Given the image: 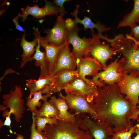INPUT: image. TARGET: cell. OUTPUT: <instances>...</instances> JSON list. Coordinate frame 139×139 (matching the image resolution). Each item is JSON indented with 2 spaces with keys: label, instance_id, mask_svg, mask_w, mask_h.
<instances>
[{
  "label": "cell",
  "instance_id": "obj_30",
  "mask_svg": "<svg viewBox=\"0 0 139 139\" xmlns=\"http://www.w3.org/2000/svg\"><path fill=\"white\" fill-rule=\"evenodd\" d=\"M132 37L136 41L139 42V25H137L131 28L130 34Z\"/></svg>",
  "mask_w": 139,
  "mask_h": 139
},
{
  "label": "cell",
  "instance_id": "obj_18",
  "mask_svg": "<svg viewBox=\"0 0 139 139\" xmlns=\"http://www.w3.org/2000/svg\"><path fill=\"white\" fill-rule=\"evenodd\" d=\"M79 5H76V8L73 13H71L72 15L75 17V19L73 20L75 24H77L78 23H79L83 24L84 30H86L88 28H90L91 29L90 32L92 33L95 32L94 28L96 29L98 31L97 34L98 37L101 39L103 38L104 36L102 35V33L110 30L111 29V28L106 27L105 25L99 21L94 23L91 21L90 18L87 16H84L83 19H80L77 16L79 12Z\"/></svg>",
  "mask_w": 139,
  "mask_h": 139
},
{
  "label": "cell",
  "instance_id": "obj_24",
  "mask_svg": "<svg viewBox=\"0 0 139 139\" xmlns=\"http://www.w3.org/2000/svg\"><path fill=\"white\" fill-rule=\"evenodd\" d=\"M54 78V76L40 79L37 80L30 79L26 80V85L29 89L30 94L28 98H31L33 94L51 84Z\"/></svg>",
  "mask_w": 139,
  "mask_h": 139
},
{
  "label": "cell",
  "instance_id": "obj_22",
  "mask_svg": "<svg viewBox=\"0 0 139 139\" xmlns=\"http://www.w3.org/2000/svg\"><path fill=\"white\" fill-rule=\"evenodd\" d=\"M39 41L40 46L42 47L45 50L46 57L48 63L51 76L61 46L59 47L48 43L44 37L41 36Z\"/></svg>",
  "mask_w": 139,
  "mask_h": 139
},
{
  "label": "cell",
  "instance_id": "obj_14",
  "mask_svg": "<svg viewBox=\"0 0 139 139\" xmlns=\"http://www.w3.org/2000/svg\"><path fill=\"white\" fill-rule=\"evenodd\" d=\"M79 77L90 84L94 83L92 80L86 78L87 75H96L98 71L102 69L101 64L95 59L87 56L76 60Z\"/></svg>",
  "mask_w": 139,
  "mask_h": 139
},
{
  "label": "cell",
  "instance_id": "obj_5",
  "mask_svg": "<svg viewBox=\"0 0 139 139\" xmlns=\"http://www.w3.org/2000/svg\"><path fill=\"white\" fill-rule=\"evenodd\" d=\"M80 30L77 24H76L72 29L67 30L65 38V41L72 45V53L76 60L88 56L92 42V38L85 36L82 38L79 37L78 33Z\"/></svg>",
  "mask_w": 139,
  "mask_h": 139
},
{
  "label": "cell",
  "instance_id": "obj_10",
  "mask_svg": "<svg viewBox=\"0 0 139 139\" xmlns=\"http://www.w3.org/2000/svg\"><path fill=\"white\" fill-rule=\"evenodd\" d=\"M118 59L107 67L103 71L98 73L92 79L93 83L98 86L103 87L104 83L114 85L120 80L123 72H119V64Z\"/></svg>",
  "mask_w": 139,
  "mask_h": 139
},
{
  "label": "cell",
  "instance_id": "obj_4",
  "mask_svg": "<svg viewBox=\"0 0 139 139\" xmlns=\"http://www.w3.org/2000/svg\"><path fill=\"white\" fill-rule=\"evenodd\" d=\"M23 93L22 89L20 86H16L13 90H11L10 93L5 94L2 96L4 99L3 107H1V110H4L9 108V111L6 110L3 112L2 115L4 117L10 119L11 114L15 116V119L19 122L21 119L25 107L24 100L22 98Z\"/></svg>",
  "mask_w": 139,
  "mask_h": 139
},
{
  "label": "cell",
  "instance_id": "obj_19",
  "mask_svg": "<svg viewBox=\"0 0 139 139\" xmlns=\"http://www.w3.org/2000/svg\"><path fill=\"white\" fill-rule=\"evenodd\" d=\"M49 101L54 105L58 111V119L68 122L74 121L76 120L75 115L68 111L69 107L64 98L59 96L57 98L53 96L51 97Z\"/></svg>",
  "mask_w": 139,
  "mask_h": 139
},
{
  "label": "cell",
  "instance_id": "obj_12",
  "mask_svg": "<svg viewBox=\"0 0 139 139\" xmlns=\"http://www.w3.org/2000/svg\"><path fill=\"white\" fill-rule=\"evenodd\" d=\"M65 21L63 16L58 15L53 28L44 30V32L47 35L44 38L48 43L61 47L65 43L68 30L65 26Z\"/></svg>",
  "mask_w": 139,
  "mask_h": 139
},
{
  "label": "cell",
  "instance_id": "obj_9",
  "mask_svg": "<svg viewBox=\"0 0 139 139\" xmlns=\"http://www.w3.org/2000/svg\"><path fill=\"white\" fill-rule=\"evenodd\" d=\"M63 89L82 97L91 103L94 102V97L98 93L97 85L94 83H89L79 77Z\"/></svg>",
  "mask_w": 139,
  "mask_h": 139
},
{
  "label": "cell",
  "instance_id": "obj_2",
  "mask_svg": "<svg viewBox=\"0 0 139 139\" xmlns=\"http://www.w3.org/2000/svg\"><path fill=\"white\" fill-rule=\"evenodd\" d=\"M112 48L121 53L123 57L119 62V71L139 76V44L129 35L124 37L122 34L115 36Z\"/></svg>",
  "mask_w": 139,
  "mask_h": 139
},
{
  "label": "cell",
  "instance_id": "obj_23",
  "mask_svg": "<svg viewBox=\"0 0 139 139\" xmlns=\"http://www.w3.org/2000/svg\"><path fill=\"white\" fill-rule=\"evenodd\" d=\"M134 5L132 11L124 17L118 28L130 27L131 28L139 22V0H134Z\"/></svg>",
  "mask_w": 139,
  "mask_h": 139
},
{
  "label": "cell",
  "instance_id": "obj_6",
  "mask_svg": "<svg viewBox=\"0 0 139 139\" xmlns=\"http://www.w3.org/2000/svg\"><path fill=\"white\" fill-rule=\"evenodd\" d=\"M117 85L121 93L126 94L125 98L137 107L139 103V76L123 73Z\"/></svg>",
  "mask_w": 139,
  "mask_h": 139
},
{
  "label": "cell",
  "instance_id": "obj_25",
  "mask_svg": "<svg viewBox=\"0 0 139 139\" xmlns=\"http://www.w3.org/2000/svg\"><path fill=\"white\" fill-rule=\"evenodd\" d=\"M44 102L41 108L32 114L35 116L42 118L56 117L58 119L59 111L55 106L47 100Z\"/></svg>",
  "mask_w": 139,
  "mask_h": 139
},
{
  "label": "cell",
  "instance_id": "obj_20",
  "mask_svg": "<svg viewBox=\"0 0 139 139\" xmlns=\"http://www.w3.org/2000/svg\"><path fill=\"white\" fill-rule=\"evenodd\" d=\"M53 93L50 85H47L42 89L35 92L33 94V97L31 98H28L26 104L29 110L34 112L37 110V107L40 108L41 105V100L44 101H47L48 98L51 97Z\"/></svg>",
  "mask_w": 139,
  "mask_h": 139
},
{
  "label": "cell",
  "instance_id": "obj_33",
  "mask_svg": "<svg viewBox=\"0 0 139 139\" xmlns=\"http://www.w3.org/2000/svg\"><path fill=\"white\" fill-rule=\"evenodd\" d=\"M135 133L136 134V136L133 137L134 139H139V124L136 125V127L134 130Z\"/></svg>",
  "mask_w": 139,
  "mask_h": 139
},
{
  "label": "cell",
  "instance_id": "obj_1",
  "mask_svg": "<svg viewBox=\"0 0 139 139\" xmlns=\"http://www.w3.org/2000/svg\"><path fill=\"white\" fill-rule=\"evenodd\" d=\"M94 97V120L111 127L116 133L128 131L132 126L131 119L139 122V108L134 107L121 94L117 85L98 86Z\"/></svg>",
  "mask_w": 139,
  "mask_h": 139
},
{
  "label": "cell",
  "instance_id": "obj_32",
  "mask_svg": "<svg viewBox=\"0 0 139 139\" xmlns=\"http://www.w3.org/2000/svg\"><path fill=\"white\" fill-rule=\"evenodd\" d=\"M19 17V15L18 14L17 16L14 18L13 20V21L15 25L16 28L17 29L23 33L25 32V30L19 25L18 20Z\"/></svg>",
  "mask_w": 139,
  "mask_h": 139
},
{
  "label": "cell",
  "instance_id": "obj_11",
  "mask_svg": "<svg viewBox=\"0 0 139 139\" xmlns=\"http://www.w3.org/2000/svg\"><path fill=\"white\" fill-rule=\"evenodd\" d=\"M80 127L88 131L93 139H109L114 133L111 127L99 121H93L87 116L82 119Z\"/></svg>",
  "mask_w": 139,
  "mask_h": 139
},
{
  "label": "cell",
  "instance_id": "obj_3",
  "mask_svg": "<svg viewBox=\"0 0 139 139\" xmlns=\"http://www.w3.org/2000/svg\"><path fill=\"white\" fill-rule=\"evenodd\" d=\"M82 120L79 115L72 122L58 119L56 124L46 125L42 133L46 139H93L88 131L80 128Z\"/></svg>",
  "mask_w": 139,
  "mask_h": 139
},
{
  "label": "cell",
  "instance_id": "obj_13",
  "mask_svg": "<svg viewBox=\"0 0 139 139\" xmlns=\"http://www.w3.org/2000/svg\"><path fill=\"white\" fill-rule=\"evenodd\" d=\"M69 45L65 41L62 46L51 74L52 76H54L61 70H76L77 67L76 60L72 52L70 51Z\"/></svg>",
  "mask_w": 139,
  "mask_h": 139
},
{
  "label": "cell",
  "instance_id": "obj_28",
  "mask_svg": "<svg viewBox=\"0 0 139 139\" xmlns=\"http://www.w3.org/2000/svg\"><path fill=\"white\" fill-rule=\"evenodd\" d=\"M32 123L31 128V134L30 139H46L42 133L38 132L36 129V117L32 114Z\"/></svg>",
  "mask_w": 139,
  "mask_h": 139
},
{
  "label": "cell",
  "instance_id": "obj_16",
  "mask_svg": "<svg viewBox=\"0 0 139 139\" xmlns=\"http://www.w3.org/2000/svg\"><path fill=\"white\" fill-rule=\"evenodd\" d=\"M78 70L72 71L63 69L59 71L54 76V78L50 84L53 93L61 92L63 89L71 84L79 77Z\"/></svg>",
  "mask_w": 139,
  "mask_h": 139
},
{
  "label": "cell",
  "instance_id": "obj_31",
  "mask_svg": "<svg viewBox=\"0 0 139 139\" xmlns=\"http://www.w3.org/2000/svg\"><path fill=\"white\" fill-rule=\"evenodd\" d=\"M65 25L67 30H70L72 29L75 26V24L73 20L70 18H68L65 20Z\"/></svg>",
  "mask_w": 139,
  "mask_h": 139
},
{
  "label": "cell",
  "instance_id": "obj_15",
  "mask_svg": "<svg viewBox=\"0 0 139 139\" xmlns=\"http://www.w3.org/2000/svg\"><path fill=\"white\" fill-rule=\"evenodd\" d=\"M22 14L19 13L20 17L22 18V21L24 22L28 16L31 15L35 18L42 19L46 16L57 14V9L56 6L51 1L45 0L44 7L40 8L38 5H34L31 7L27 5L25 8H21Z\"/></svg>",
  "mask_w": 139,
  "mask_h": 139
},
{
  "label": "cell",
  "instance_id": "obj_35",
  "mask_svg": "<svg viewBox=\"0 0 139 139\" xmlns=\"http://www.w3.org/2000/svg\"><path fill=\"white\" fill-rule=\"evenodd\" d=\"M137 42V41H136ZM138 44H139V42H137Z\"/></svg>",
  "mask_w": 139,
  "mask_h": 139
},
{
  "label": "cell",
  "instance_id": "obj_29",
  "mask_svg": "<svg viewBox=\"0 0 139 139\" xmlns=\"http://www.w3.org/2000/svg\"><path fill=\"white\" fill-rule=\"evenodd\" d=\"M67 0H54L53 3L57 7V13H59L60 15L63 16L65 14L67 13L66 12L64 6V3L66 1H70Z\"/></svg>",
  "mask_w": 139,
  "mask_h": 139
},
{
  "label": "cell",
  "instance_id": "obj_34",
  "mask_svg": "<svg viewBox=\"0 0 139 139\" xmlns=\"http://www.w3.org/2000/svg\"><path fill=\"white\" fill-rule=\"evenodd\" d=\"M16 139H24V137L22 135H19L17 136Z\"/></svg>",
  "mask_w": 139,
  "mask_h": 139
},
{
  "label": "cell",
  "instance_id": "obj_26",
  "mask_svg": "<svg viewBox=\"0 0 139 139\" xmlns=\"http://www.w3.org/2000/svg\"><path fill=\"white\" fill-rule=\"evenodd\" d=\"M36 126H37L36 130L40 133H41L44 130L46 124L52 125L56 124L57 120L56 117L51 118H42L38 116H35Z\"/></svg>",
  "mask_w": 139,
  "mask_h": 139
},
{
  "label": "cell",
  "instance_id": "obj_17",
  "mask_svg": "<svg viewBox=\"0 0 139 139\" xmlns=\"http://www.w3.org/2000/svg\"><path fill=\"white\" fill-rule=\"evenodd\" d=\"M40 46L39 39L34 54L32 57L21 64L20 68L23 67L28 62L34 60H35V65L40 68V74L39 78L42 79L51 76L48 63L46 57L45 52H42L40 51Z\"/></svg>",
  "mask_w": 139,
  "mask_h": 139
},
{
  "label": "cell",
  "instance_id": "obj_7",
  "mask_svg": "<svg viewBox=\"0 0 139 139\" xmlns=\"http://www.w3.org/2000/svg\"><path fill=\"white\" fill-rule=\"evenodd\" d=\"M65 96L63 95L61 92L59 96L66 101L69 108L75 112L77 115L88 114L94 119L95 114L93 108V103L89 102L84 98L69 92L65 91Z\"/></svg>",
  "mask_w": 139,
  "mask_h": 139
},
{
  "label": "cell",
  "instance_id": "obj_27",
  "mask_svg": "<svg viewBox=\"0 0 139 139\" xmlns=\"http://www.w3.org/2000/svg\"><path fill=\"white\" fill-rule=\"evenodd\" d=\"M136 127V125L132 126L128 131L114 133L112 135V137L109 139H132L131 136L132 134L135 133Z\"/></svg>",
  "mask_w": 139,
  "mask_h": 139
},
{
  "label": "cell",
  "instance_id": "obj_8",
  "mask_svg": "<svg viewBox=\"0 0 139 139\" xmlns=\"http://www.w3.org/2000/svg\"><path fill=\"white\" fill-rule=\"evenodd\" d=\"M92 36L91 47L88 56L91 55L101 64L102 69L105 70L107 67L106 64L107 61L117 52L109 45L101 42L95 32L92 33Z\"/></svg>",
  "mask_w": 139,
  "mask_h": 139
},
{
  "label": "cell",
  "instance_id": "obj_21",
  "mask_svg": "<svg viewBox=\"0 0 139 139\" xmlns=\"http://www.w3.org/2000/svg\"><path fill=\"white\" fill-rule=\"evenodd\" d=\"M33 29L34 30L33 34L35 37L32 41L29 42L26 40L25 37L27 34L25 32L23 33L22 38L20 39V45L23 50V52L21 56L22 61L21 64L31 57L35 51V47L37 45L40 35L38 28L33 27Z\"/></svg>",
  "mask_w": 139,
  "mask_h": 139
}]
</instances>
